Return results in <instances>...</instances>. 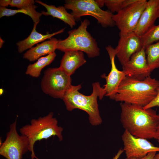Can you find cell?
I'll return each instance as SVG.
<instances>
[{
    "instance_id": "cell-28",
    "label": "cell",
    "mask_w": 159,
    "mask_h": 159,
    "mask_svg": "<svg viewBox=\"0 0 159 159\" xmlns=\"http://www.w3.org/2000/svg\"><path fill=\"white\" fill-rule=\"evenodd\" d=\"M158 115V125L156 130V139L157 140L158 142L159 143V113Z\"/></svg>"
},
{
    "instance_id": "cell-25",
    "label": "cell",
    "mask_w": 159,
    "mask_h": 159,
    "mask_svg": "<svg viewBox=\"0 0 159 159\" xmlns=\"http://www.w3.org/2000/svg\"><path fill=\"white\" fill-rule=\"evenodd\" d=\"M155 107H159V90L154 99L146 106L143 107L144 109L152 108Z\"/></svg>"
},
{
    "instance_id": "cell-9",
    "label": "cell",
    "mask_w": 159,
    "mask_h": 159,
    "mask_svg": "<svg viewBox=\"0 0 159 159\" xmlns=\"http://www.w3.org/2000/svg\"><path fill=\"white\" fill-rule=\"evenodd\" d=\"M147 1L146 0H137L113 15L112 19L120 30V33L127 34L133 32Z\"/></svg>"
},
{
    "instance_id": "cell-24",
    "label": "cell",
    "mask_w": 159,
    "mask_h": 159,
    "mask_svg": "<svg viewBox=\"0 0 159 159\" xmlns=\"http://www.w3.org/2000/svg\"><path fill=\"white\" fill-rule=\"evenodd\" d=\"M34 0H11L9 5L11 7L21 9L34 5Z\"/></svg>"
},
{
    "instance_id": "cell-18",
    "label": "cell",
    "mask_w": 159,
    "mask_h": 159,
    "mask_svg": "<svg viewBox=\"0 0 159 159\" xmlns=\"http://www.w3.org/2000/svg\"><path fill=\"white\" fill-rule=\"evenodd\" d=\"M36 2L45 7L46 11H42L41 13L45 16L50 15L53 17L59 19L68 24L72 28L76 24V21L71 14L67 12L66 9L62 6L56 7L53 5H49L39 0Z\"/></svg>"
},
{
    "instance_id": "cell-21",
    "label": "cell",
    "mask_w": 159,
    "mask_h": 159,
    "mask_svg": "<svg viewBox=\"0 0 159 159\" xmlns=\"http://www.w3.org/2000/svg\"><path fill=\"white\" fill-rule=\"evenodd\" d=\"M145 52L147 63L152 72L159 68V41L146 46Z\"/></svg>"
},
{
    "instance_id": "cell-16",
    "label": "cell",
    "mask_w": 159,
    "mask_h": 159,
    "mask_svg": "<svg viewBox=\"0 0 159 159\" xmlns=\"http://www.w3.org/2000/svg\"><path fill=\"white\" fill-rule=\"evenodd\" d=\"M58 41L57 39L52 38L49 40L38 44L24 53L23 57L29 61L33 62L42 56L54 52L57 48Z\"/></svg>"
},
{
    "instance_id": "cell-31",
    "label": "cell",
    "mask_w": 159,
    "mask_h": 159,
    "mask_svg": "<svg viewBox=\"0 0 159 159\" xmlns=\"http://www.w3.org/2000/svg\"><path fill=\"white\" fill-rule=\"evenodd\" d=\"M153 159H159V152L158 153L155 154Z\"/></svg>"
},
{
    "instance_id": "cell-33",
    "label": "cell",
    "mask_w": 159,
    "mask_h": 159,
    "mask_svg": "<svg viewBox=\"0 0 159 159\" xmlns=\"http://www.w3.org/2000/svg\"><path fill=\"white\" fill-rule=\"evenodd\" d=\"M158 18H159V12H158Z\"/></svg>"
},
{
    "instance_id": "cell-13",
    "label": "cell",
    "mask_w": 159,
    "mask_h": 159,
    "mask_svg": "<svg viewBox=\"0 0 159 159\" xmlns=\"http://www.w3.org/2000/svg\"><path fill=\"white\" fill-rule=\"evenodd\" d=\"M106 49L110 59L111 69L107 75L104 74L101 75V77L106 81V83L103 87L106 93L105 96L113 99L120 83L126 76L122 70H119L116 66L115 62V48L111 45H108L106 47Z\"/></svg>"
},
{
    "instance_id": "cell-7",
    "label": "cell",
    "mask_w": 159,
    "mask_h": 159,
    "mask_svg": "<svg viewBox=\"0 0 159 159\" xmlns=\"http://www.w3.org/2000/svg\"><path fill=\"white\" fill-rule=\"evenodd\" d=\"M71 76L59 67L47 69L44 72L41 82L42 91L55 98L62 99L71 85Z\"/></svg>"
},
{
    "instance_id": "cell-3",
    "label": "cell",
    "mask_w": 159,
    "mask_h": 159,
    "mask_svg": "<svg viewBox=\"0 0 159 159\" xmlns=\"http://www.w3.org/2000/svg\"><path fill=\"white\" fill-rule=\"evenodd\" d=\"M92 92L91 95H85L79 90L81 88V85H71L67 90L62 100L67 110L71 111L75 109L83 110L89 115V121L93 126L101 124L102 120L100 116L97 98L102 99L106 93L103 88L99 82L92 84Z\"/></svg>"
},
{
    "instance_id": "cell-6",
    "label": "cell",
    "mask_w": 159,
    "mask_h": 159,
    "mask_svg": "<svg viewBox=\"0 0 159 159\" xmlns=\"http://www.w3.org/2000/svg\"><path fill=\"white\" fill-rule=\"evenodd\" d=\"M64 6L72 11L71 14L76 21L81 17L90 16L95 18L104 28L112 27L115 25L112 17L113 15L109 10H102L95 0H67Z\"/></svg>"
},
{
    "instance_id": "cell-10",
    "label": "cell",
    "mask_w": 159,
    "mask_h": 159,
    "mask_svg": "<svg viewBox=\"0 0 159 159\" xmlns=\"http://www.w3.org/2000/svg\"><path fill=\"white\" fill-rule=\"evenodd\" d=\"M122 139L126 157L141 158L150 152H159V147L155 146L147 139L132 135L126 130H125Z\"/></svg>"
},
{
    "instance_id": "cell-8",
    "label": "cell",
    "mask_w": 159,
    "mask_h": 159,
    "mask_svg": "<svg viewBox=\"0 0 159 159\" xmlns=\"http://www.w3.org/2000/svg\"><path fill=\"white\" fill-rule=\"evenodd\" d=\"M17 118L10 125L4 141L0 145V154L7 159H22L29 151V142L26 136L19 135L16 130Z\"/></svg>"
},
{
    "instance_id": "cell-11",
    "label": "cell",
    "mask_w": 159,
    "mask_h": 159,
    "mask_svg": "<svg viewBox=\"0 0 159 159\" xmlns=\"http://www.w3.org/2000/svg\"><path fill=\"white\" fill-rule=\"evenodd\" d=\"M119 35L120 39L115 49L116 56L122 66L143 46L141 37L134 32L127 34L120 33Z\"/></svg>"
},
{
    "instance_id": "cell-29",
    "label": "cell",
    "mask_w": 159,
    "mask_h": 159,
    "mask_svg": "<svg viewBox=\"0 0 159 159\" xmlns=\"http://www.w3.org/2000/svg\"><path fill=\"white\" fill-rule=\"evenodd\" d=\"M123 152V151L122 150H119L117 154L114 157L113 159H118Z\"/></svg>"
},
{
    "instance_id": "cell-12",
    "label": "cell",
    "mask_w": 159,
    "mask_h": 159,
    "mask_svg": "<svg viewBox=\"0 0 159 159\" xmlns=\"http://www.w3.org/2000/svg\"><path fill=\"white\" fill-rule=\"evenodd\" d=\"M122 69L126 76L140 80L150 76L151 72L147 63L145 47H143L134 53L129 61L122 66Z\"/></svg>"
},
{
    "instance_id": "cell-30",
    "label": "cell",
    "mask_w": 159,
    "mask_h": 159,
    "mask_svg": "<svg viewBox=\"0 0 159 159\" xmlns=\"http://www.w3.org/2000/svg\"><path fill=\"white\" fill-rule=\"evenodd\" d=\"M4 43V41L2 39L1 37L0 38V48L2 47Z\"/></svg>"
},
{
    "instance_id": "cell-15",
    "label": "cell",
    "mask_w": 159,
    "mask_h": 159,
    "mask_svg": "<svg viewBox=\"0 0 159 159\" xmlns=\"http://www.w3.org/2000/svg\"><path fill=\"white\" fill-rule=\"evenodd\" d=\"M86 62L83 52L69 51L64 52L59 67L71 76L77 69Z\"/></svg>"
},
{
    "instance_id": "cell-1",
    "label": "cell",
    "mask_w": 159,
    "mask_h": 159,
    "mask_svg": "<svg viewBox=\"0 0 159 159\" xmlns=\"http://www.w3.org/2000/svg\"><path fill=\"white\" fill-rule=\"evenodd\" d=\"M120 106V120L125 130L136 137L156 139L158 115L155 110L124 102Z\"/></svg>"
},
{
    "instance_id": "cell-27",
    "label": "cell",
    "mask_w": 159,
    "mask_h": 159,
    "mask_svg": "<svg viewBox=\"0 0 159 159\" xmlns=\"http://www.w3.org/2000/svg\"><path fill=\"white\" fill-rule=\"evenodd\" d=\"M11 0H1L0 6L1 7H5L9 5Z\"/></svg>"
},
{
    "instance_id": "cell-4",
    "label": "cell",
    "mask_w": 159,
    "mask_h": 159,
    "mask_svg": "<svg viewBox=\"0 0 159 159\" xmlns=\"http://www.w3.org/2000/svg\"><path fill=\"white\" fill-rule=\"evenodd\" d=\"M63 130L62 127L58 125V121L54 117L52 112L44 117L32 119L29 124L24 126L19 129L21 134L26 136L29 139L32 159H39L34 150L36 142L52 136H57L59 141H62L63 139Z\"/></svg>"
},
{
    "instance_id": "cell-2",
    "label": "cell",
    "mask_w": 159,
    "mask_h": 159,
    "mask_svg": "<svg viewBox=\"0 0 159 159\" xmlns=\"http://www.w3.org/2000/svg\"><path fill=\"white\" fill-rule=\"evenodd\" d=\"M159 90V81L149 76L140 80L126 76L112 100L144 107L153 101Z\"/></svg>"
},
{
    "instance_id": "cell-22",
    "label": "cell",
    "mask_w": 159,
    "mask_h": 159,
    "mask_svg": "<svg viewBox=\"0 0 159 159\" xmlns=\"http://www.w3.org/2000/svg\"><path fill=\"white\" fill-rule=\"evenodd\" d=\"M137 0H103L104 5L112 13H117Z\"/></svg>"
},
{
    "instance_id": "cell-14",
    "label": "cell",
    "mask_w": 159,
    "mask_h": 159,
    "mask_svg": "<svg viewBox=\"0 0 159 159\" xmlns=\"http://www.w3.org/2000/svg\"><path fill=\"white\" fill-rule=\"evenodd\" d=\"M159 0H149L133 32L141 37L154 24L158 18Z\"/></svg>"
},
{
    "instance_id": "cell-32",
    "label": "cell",
    "mask_w": 159,
    "mask_h": 159,
    "mask_svg": "<svg viewBox=\"0 0 159 159\" xmlns=\"http://www.w3.org/2000/svg\"><path fill=\"white\" fill-rule=\"evenodd\" d=\"M3 92V90L2 89H1L0 90V95H1Z\"/></svg>"
},
{
    "instance_id": "cell-26",
    "label": "cell",
    "mask_w": 159,
    "mask_h": 159,
    "mask_svg": "<svg viewBox=\"0 0 159 159\" xmlns=\"http://www.w3.org/2000/svg\"><path fill=\"white\" fill-rule=\"evenodd\" d=\"M157 152H152L149 153L146 156L141 158H127L125 159H153L154 157Z\"/></svg>"
},
{
    "instance_id": "cell-19",
    "label": "cell",
    "mask_w": 159,
    "mask_h": 159,
    "mask_svg": "<svg viewBox=\"0 0 159 159\" xmlns=\"http://www.w3.org/2000/svg\"><path fill=\"white\" fill-rule=\"evenodd\" d=\"M37 7L34 5L24 8L12 9L0 6V18L4 16H11L17 13H22L29 16L32 19L34 24H38L40 21V17L43 14L42 13L37 11L36 9Z\"/></svg>"
},
{
    "instance_id": "cell-20",
    "label": "cell",
    "mask_w": 159,
    "mask_h": 159,
    "mask_svg": "<svg viewBox=\"0 0 159 159\" xmlns=\"http://www.w3.org/2000/svg\"><path fill=\"white\" fill-rule=\"evenodd\" d=\"M56 54L55 52L38 59L35 63L29 64L27 67L25 73L34 77H39L42 69L50 64L54 60Z\"/></svg>"
},
{
    "instance_id": "cell-17",
    "label": "cell",
    "mask_w": 159,
    "mask_h": 159,
    "mask_svg": "<svg viewBox=\"0 0 159 159\" xmlns=\"http://www.w3.org/2000/svg\"><path fill=\"white\" fill-rule=\"evenodd\" d=\"M37 24H34L32 31L27 38L17 43L18 52L19 53H21L27 49H30L35 44L63 32L65 29L64 28L52 33L44 34L38 32L36 31V28Z\"/></svg>"
},
{
    "instance_id": "cell-23",
    "label": "cell",
    "mask_w": 159,
    "mask_h": 159,
    "mask_svg": "<svg viewBox=\"0 0 159 159\" xmlns=\"http://www.w3.org/2000/svg\"><path fill=\"white\" fill-rule=\"evenodd\" d=\"M143 47L159 41V24L154 25L141 37Z\"/></svg>"
},
{
    "instance_id": "cell-5",
    "label": "cell",
    "mask_w": 159,
    "mask_h": 159,
    "mask_svg": "<svg viewBox=\"0 0 159 159\" xmlns=\"http://www.w3.org/2000/svg\"><path fill=\"white\" fill-rule=\"evenodd\" d=\"M90 22L87 19L81 22L77 28L68 32V36L63 40H59L57 49L64 52L72 50L83 52L89 58L99 56L100 49L97 42L87 31Z\"/></svg>"
}]
</instances>
